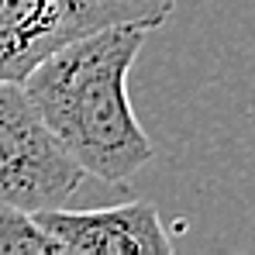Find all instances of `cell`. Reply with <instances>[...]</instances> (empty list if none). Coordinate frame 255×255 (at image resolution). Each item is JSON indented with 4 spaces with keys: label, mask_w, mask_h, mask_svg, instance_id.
I'll list each match as a JSON object with an SVG mask.
<instances>
[{
    "label": "cell",
    "mask_w": 255,
    "mask_h": 255,
    "mask_svg": "<svg viewBox=\"0 0 255 255\" xmlns=\"http://www.w3.org/2000/svg\"><path fill=\"white\" fill-rule=\"evenodd\" d=\"M152 28L111 24L59 45L21 80L62 148L100 183L125 186L155 159V145L128 100V73Z\"/></svg>",
    "instance_id": "cell-1"
},
{
    "label": "cell",
    "mask_w": 255,
    "mask_h": 255,
    "mask_svg": "<svg viewBox=\"0 0 255 255\" xmlns=\"http://www.w3.org/2000/svg\"><path fill=\"white\" fill-rule=\"evenodd\" d=\"M176 0H0V80H24L59 45L111 24L159 28Z\"/></svg>",
    "instance_id": "cell-2"
},
{
    "label": "cell",
    "mask_w": 255,
    "mask_h": 255,
    "mask_svg": "<svg viewBox=\"0 0 255 255\" xmlns=\"http://www.w3.org/2000/svg\"><path fill=\"white\" fill-rule=\"evenodd\" d=\"M83 166L62 148L17 80H0V207H69Z\"/></svg>",
    "instance_id": "cell-3"
},
{
    "label": "cell",
    "mask_w": 255,
    "mask_h": 255,
    "mask_svg": "<svg viewBox=\"0 0 255 255\" xmlns=\"http://www.w3.org/2000/svg\"><path fill=\"white\" fill-rule=\"evenodd\" d=\"M38 224L76 255H169L172 238L148 200H131L100 211L52 207L38 211Z\"/></svg>",
    "instance_id": "cell-4"
},
{
    "label": "cell",
    "mask_w": 255,
    "mask_h": 255,
    "mask_svg": "<svg viewBox=\"0 0 255 255\" xmlns=\"http://www.w3.org/2000/svg\"><path fill=\"white\" fill-rule=\"evenodd\" d=\"M59 242L38 217L17 207H0V255H59Z\"/></svg>",
    "instance_id": "cell-5"
}]
</instances>
